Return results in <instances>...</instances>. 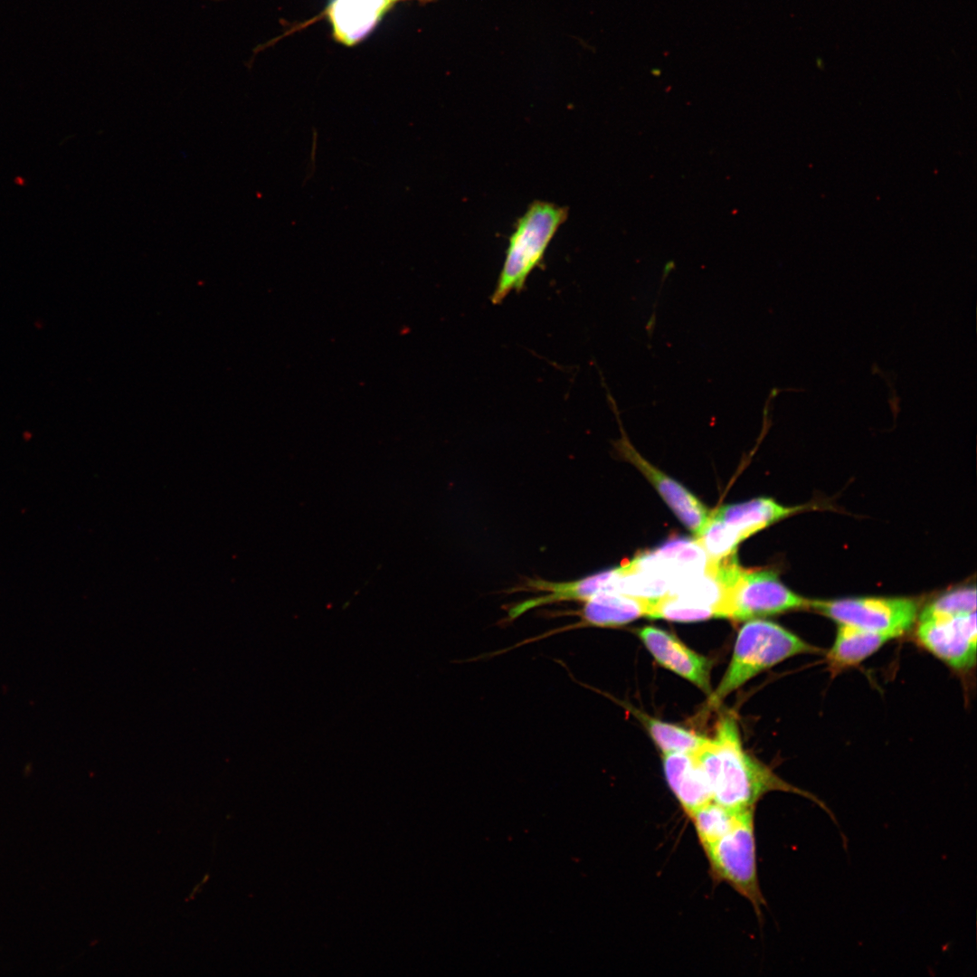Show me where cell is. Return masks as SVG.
<instances>
[{"mask_svg":"<svg viewBox=\"0 0 977 977\" xmlns=\"http://www.w3.org/2000/svg\"><path fill=\"white\" fill-rule=\"evenodd\" d=\"M693 755L706 776L712 801L727 808L754 809L756 802L772 791L811 798L744 750L736 721L731 716L719 720L715 736Z\"/></svg>","mask_w":977,"mask_h":977,"instance_id":"1","label":"cell"},{"mask_svg":"<svg viewBox=\"0 0 977 977\" xmlns=\"http://www.w3.org/2000/svg\"><path fill=\"white\" fill-rule=\"evenodd\" d=\"M567 218L565 206L543 200L528 205L508 237L505 260L491 295L493 304H500L512 291L523 289L528 276L542 264L550 242Z\"/></svg>","mask_w":977,"mask_h":977,"instance_id":"2","label":"cell"},{"mask_svg":"<svg viewBox=\"0 0 977 977\" xmlns=\"http://www.w3.org/2000/svg\"><path fill=\"white\" fill-rule=\"evenodd\" d=\"M817 649L785 628L762 619H753L740 629L730 664L709 704L717 706L727 695L758 673L802 653Z\"/></svg>","mask_w":977,"mask_h":977,"instance_id":"3","label":"cell"},{"mask_svg":"<svg viewBox=\"0 0 977 977\" xmlns=\"http://www.w3.org/2000/svg\"><path fill=\"white\" fill-rule=\"evenodd\" d=\"M704 852L711 876L746 898L759 915L764 900L756 871L754 809L745 811L734 828Z\"/></svg>","mask_w":977,"mask_h":977,"instance_id":"4","label":"cell"},{"mask_svg":"<svg viewBox=\"0 0 977 977\" xmlns=\"http://www.w3.org/2000/svg\"><path fill=\"white\" fill-rule=\"evenodd\" d=\"M809 607L839 624L887 634L902 636L915 623L917 602L906 597H858L838 600H810Z\"/></svg>","mask_w":977,"mask_h":977,"instance_id":"5","label":"cell"},{"mask_svg":"<svg viewBox=\"0 0 977 977\" xmlns=\"http://www.w3.org/2000/svg\"><path fill=\"white\" fill-rule=\"evenodd\" d=\"M807 600L787 588L771 570H741L731 587L725 618L750 621L808 608Z\"/></svg>","mask_w":977,"mask_h":977,"instance_id":"6","label":"cell"},{"mask_svg":"<svg viewBox=\"0 0 977 977\" xmlns=\"http://www.w3.org/2000/svg\"><path fill=\"white\" fill-rule=\"evenodd\" d=\"M916 637L948 666L968 669L976 661V612L918 620Z\"/></svg>","mask_w":977,"mask_h":977,"instance_id":"7","label":"cell"},{"mask_svg":"<svg viewBox=\"0 0 977 977\" xmlns=\"http://www.w3.org/2000/svg\"><path fill=\"white\" fill-rule=\"evenodd\" d=\"M614 446L619 454L634 465L654 486L678 519L696 537L699 536L710 518L711 511L681 484L647 461L624 433Z\"/></svg>","mask_w":977,"mask_h":977,"instance_id":"8","label":"cell"},{"mask_svg":"<svg viewBox=\"0 0 977 977\" xmlns=\"http://www.w3.org/2000/svg\"><path fill=\"white\" fill-rule=\"evenodd\" d=\"M650 653L661 666L688 679L710 695L711 660L687 647L675 635L653 626L636 631Z\"/></svg>","mask_w":977,"mask_h":977,"instance_id":"9","label":"cell"},{"mask_svg":"<svg viewBox=\"0 0 977 977\" xmlns=\"http://www.w3.org/2000/svg\"><path fill=\"white\" fill-rule=\"evenodd\" d=\"M649 605L650 599L609 591L600 592L584 601L582 609L574 613L580 617L576 623L545 633L544 636L589 626H621L641 616H647Z\"/></svg>","mask_w":977,"mask_h":977,"instance_id":"10","label":"cell"},{"mask_svg":"<svg viewBox=\"0 0 977 977\" xmlns=\"http://www.w3.org/2000/svg\"><path fill=\"white\" fill-rule=\"evenodd\" d=\"M617 567L607 569L579 579L567 582H551L540 578L529 579L525 584L527 590L542 592L544 594L518 602L508 610V618L514 620L529 610L564 601L584 602L593 595L605 590L609 582L615 575Z\"/></svg>","mask_w":977,"mask_h":977,"instance_id":"11","label":"cell"},{"mask_svg":"<svg viewBox=\"0 0 977 977\" xmlns=\"http://www.w3.org/2000/svg\"><path fill=\"white\" fill-rule=\"evenodd\" d=\"M391 5L384 0H333L327 10L333 36L347 46L360 43Z\"/></svg>","mask_w":977,"mask_h":977,"instance_id":"12","label":"cell"},{"mask_svg":"<svg viewBox=\"0 0 977 977\" xmlns=\"http://www.w3.org/2000/svg\"><path fill=\"white\" fill-rule=\"evenodd\" d=\"M663 770L670 790L688 816L712 801L706 776L693 754H663Z\"/></svg>","mask_w":977,"mask_h":977,"instance_id":"13","label":"cell"},{"mask_svg":"<svg viewBox=\"0 0 977 977\" xmlns=\"http://www.w3.org/2000/svg\"><path fill=\"white\" fill-rule=\"evenodd\" d=\"M802 509V507H785L771 498H759L722 506L711 511V515L736 529L744 540Z\"/></svg>","mask_w":977,"mask_h":977,"instance_id":"14","label":"cell"},{"mask_svg":"<svg viewBox=\"0 0 977 977\" xmlns=\"http://www.w3.org/2000/svg\"><path fill=\"white\" fill-rule=\"evenodd\" d=\"M653 553L671 580V588L703 574L709 564L707 555L697 539L673 537Z\"/></svg>","mask_w":977,"mask_h":977,"instance_id":"15","label":"cell"},{"mask_svg":"<svg viewBox=\"0 0 977 977\" xmlns=\"http://www.w3.org/2000/svg\"><path fill=\"white\" fill-rule=\"evenodd\" d=\"M892 637L848 624H839L827 660L833 669L859 664L878 650Z\"/></svg>","mask_w":977,"mask_h":977,"instance_id":"16","label":"cell"},{"mask_svg":"<svg viewBox=\"0 0 977 977\" xmlns=\"http://www.w3.org/2000/svg\"><path fill=\"white\" fill-rule=\"evenodd\" d=\"M621 705L643 725L663 754H693L709 740L681 726L652 717L631 705Z\"/></svg>","mask_w":977,"mask_h":977,"instance_id":"17","label":"cell"},{"mask_svg":"<svg viewBox=\"0 0 977 977\" xmlns=\"http://www.w3.org/2000/svg\"><path fill=\"white\" fill-rule=\"evenodd\" d=\"M745 811L746 810L730 809L713 801L695 810L688 818L694 825L703 850H707L734 828Z\"/></svg>","mask_w":977,"mask_h":977,"instance_id":"18","label":"cell"},{"mask_svg":"<svg viewBox=\"0 0 977 977\" xmlns=\"http://www.w3.org/2000/svg\"><path fill=\"white\" fill-rule=\"evenodd\" d=\"M696 539L706 552L711 564L736 554L737 545L743 541L736 529L712 515Z\"/></svg>","mask_w":977,"mask_h":977,"instance_id":"19","label":"cell"},{"mask_svg":"<svg viewBox=\"0 0 977 977\" xmlns=\"http://www.w3.org/2000/svg\"><path fill=\"white\" fill-rule=\"evenodd\" d=\"M647 617L678 622H695L717 618V615L709 607L695 605L673 595L666 594L650 600Z\"/></svg>","mask_w":977,"mask_h":977,"instance_id":"20","label":"cell"},{"mask_svg":"<svg viewBox=\"0 0 977 977\" xmlns=\"http://www.w3.org/2000/svg\"><path fill=\"white\" fill-rule=\"evenodd\" d=\"M976 612L975 587L960 588L940 596L928 604L918 620Z\"/></svg>","mask_w":977,"mask_h":977,"instance_id":"21","label":"cell"},{"mask_svg":"<svg viewBox=\"0 0 977 977\" xmlns=\"http://www.w3.org/2000/svg\"><path fill=\"white\" fill-rule=\"evenodd\" d=\"M384 1H386V2H388L390 4H393L394 2L401 1V0H384ZM419 1L428 2V1H431V0H419Z\"/></svg>","mask_w":977,"mask_h":977,"instance_id":"22","label":"cell"}]
</instances>
